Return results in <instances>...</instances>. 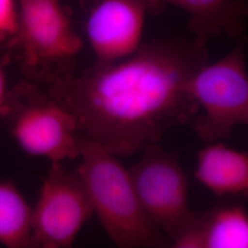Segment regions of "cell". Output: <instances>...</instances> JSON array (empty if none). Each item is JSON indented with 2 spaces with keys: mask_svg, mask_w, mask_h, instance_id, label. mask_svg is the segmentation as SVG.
<instances>
[{
  "mask_svg": "<svg viewBox=\"0 0 248 248\" xmlns=\"http://www.w3.org/2000/svg\"><path fill=\"white\" fill-rule=\"evenodd\" d=\"M208 62L207 47L191 38L162 37L120 61L62 74L48 93L75 117L80 134L129 157L193 120L199 107L185 86Z\"/></svg>",
  "mask_w": 248,
  "mask_h": 248,
  "instance_id": "1",
  "label": "cell"
},
{
  "mask_svg": "<svg viewBox=\"0 0 248 248\" xmlns=\"http://www.w3.org/2000/svg\"><path fill=\"white\" fill-rule=\"evenodd\" d=\"M78 173L103 230L120 248H172L152 222L135 191L129 169L98 142L78 134Z\"/></svg>",
  "mask_w": 248,
  "mask_h": 248,
  "instance_id": "2",
  "label": "cell"
},
{
  "mask_svg": "<svg viewBox=\"0 0 248 248\" xmlns=\"http://www.w3.org/2000/svg\"><path fill=\"white\" fill-rule=\"evenodd\" d=\"M186 93L202 112L193 131L207 143L222 142L235 127L248 124V75L244 41L213 63H207L186 81Z\"/></svg>",
  "mask_w": 248,
  "mask_h": 248,
  "instance_id": "3",
  "label": "cell"
},
{
  "mask_svg": "<svg viewBox=\"0 0 248 248\" xmlns=\"http://www.w3.org/2000/svg\"><path fill=\"white\" fill-rule=\"evenodd\" d=\"M142 154L129 169L133 186L147 216L173 245L196 216L188 205V178L177 155L158 143Z\"/></svg>",
  "mask_w": 248,
  "mask_h": 248,
  "instance_id": "4",
  "label": "cell"
},
{
  "mask_svg": "<svg viewBox=\"0 0 248 248\" xmlns=\"http://www.w3.org/2000/svg\"><path fill=\"white\" fill-rule=\"evenodd\" d=\"M15 38L25 63L49 84L71 71L83 46L61 0H18Z\"/></svg>",
  "mask_w": 248,
  "mask_h": 248,
  "instance_id": "5",
  "label": "cell"
},
{
  "mask_svg": "<svg viewBox=\"0 0 248 248\" xmlns=\"http://www.w3.org/2000/svg\"><path fill=\"white\" fill-rule=\"evenodd\" d=\"M23 98L16 101L9 122L10 134L19 149L52 162L78 158L79 132L71 112L36 87H24Z\"/></svg>",
  "mask_w": 248,
  "mask_h": 248,
  "instance_id": "6",
  "label": "cell"
},
{
  "mask_svg": "<svg viewBox=\"0 0 248 248\" xmlns=\"http://www.w3.org/2000/svg\"><path fill=\"white\" fill-rule=\"evenodd\" d=\"M93 214L88 190L77 170L52 162L32 208L33 247L71 248Z\"/></svg>",
  "mask_w": 248,
  "mask_h": 248,
  "instance_id": "7",
  "label": "cell"
},
{
  "mask_svg": "<svg viewBox=\"0 0 248 248\" xmlns=\"http://www.w3.org/2000/svg\"><path fill=\"white\" fill-rule=\"evenodd\" d=\"M148 12L155 13L154 0H99L86 27L96 62H116L135 53Z\"/></svg>",
  "mask_w": 248,
  "mask_h": 248,
  "instance_id": "8",
  "label": "cell"
},
{
  "mask_svg": "<svg viewBox=\"0 0 248 248\" xmlns=\"http://www.w3.org/2000/svg\"><path fill=\"white\" fill-rule=\"evenodd\" d=\"M166 5L188 14L186 29L197 45L206 46L222 35L244 41L248 12L246 0H154L155 12Z\"/></svg>",
  "mask_w": 248,
  "mask_h": 248,
  "instance_id": "9",
  "label": "cell"
},
{
  "mask_svg": "<svg viewBox=\"0 0 248 248\" xmlns=\"http://www.w3.org/2000/svg\"><path fill=\"white\" fill-rule=\"evenodd\" d=\"M173 248H248V214L239 203H221L196 213Z\"/></svg>",
  "mask_w": 248,
  "mask_h": 248,
  "instance_id": "10",
  "label": "cell"
},
{
  "mask_svg": "<svg viewBox=\"0 0 248 248\" xmlns=\"http://www.w3.org/2000/svg\"><path fill=\"white\" fill-rule=\"evenodd\" d=\"M195 177L214 195L248 196V153L222 142L208 143L198 153Z\"/></svg>",
  "mask_w": 248,
  "mask_h": 248,
  "instance_id": "11",
  "label": "cell"
},
{
  "mask_svg": "<svg viewBox=\"0 0 248 248\" xmlns=\"http://www.w3.org/2000/svg\"><path fill=\"white\" fill-rule=\"evenodd\" d=\"M32 208L13 182L0 180V245L7 248L33 247Z\"/></svg>",
  "mask_w": 248,
  "mask_h": 248,
  "instance_id": "12",
  "label": "cell"
},
{
  "mask_svg": "<svg viewBox=\"0 0 248 248\" xmlns=\"http://www.w3.org/2000/svg\"><path fill=\"white\" fill-rule=\"evenodd\" d=\"M18 30V1L0 0V40L15 37Z\"/></svg>",
  "mask_w": 248,
  "mask_h": 248,
  "instance_id": "13",
  "label": "cell"
},
{
  "mask_svg": "<svg viewBox=\"0 0 248 248\" xmlns=\"http://www.w3.org/2000/svg\"><path fill=\"white\" fill-rule=\"evenodd\" d=\"M9 98L7 79L4 70L0 65V113L3 112Z\"/></svg>",
  "mask_w": 248,
  "mask_h": 248,
  "instance_id": "14",
  "label": "cell"
}]
</instances>
